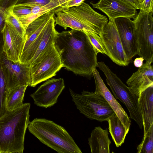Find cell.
<instances>
[{
    "instance_id": "obj_27",
    "label": "cell",
    "mask_w": 153,
    "mask_h": 153,
    "mask_svg": "<svg viewBox=\"0 0 153 153\" xmlns=\"http://www.w3.org/2000/svg\"><path fill=\"white\" fill-rule=\"evenodd\" d=\"M13 15L16 18L23 17L32 14L30 7L27 5H15L12 10Z\"/></svg>"
},
{
    "instance_id": "obj_16",
    "label": "cell",
    "mask_w": 153,
    "mask_h": 153,
    "mask_svg": "<svg viewBox=\"0 0 153 153\" xmlns=\"http://www.w3.org/2000/svg\"><path fill=\"white\" fill-rule=\"evenodd\" d=\"M151 64L146 62L126 82L129 90L139 97L144 90L153 86V68Z\"/></svg>"
},
{
    "instance_id": "obj_26",
    "label": "cell",
    "mask_w": 153,
    "mask_h": 153,
    "mask_svg": "<svg viewBox=\"0 0 153 153\" xmlns=\"http://www.w3.org/2000/svg\"><path fill=\"white\" fill-rule=\"evenodd\" d=\"M6 22L12 26L22 37L25 38V30L18 19L12 12V10L6 17Z\"/></svg>"
},
{
    "instance_id": "obj_29",
    "label": "cell",
    "mask_w": 153,
    "mask_h": 153,
    "mask_svg": "<svg viewBox=\"0 0 153 153\" xmlns=\"http://www.w3.org/2000/svg\"><path fill=\"white\" fill-rule=\"evenodd\" d=\"M51 0H19L16 4H22L28 5H38L43 6Z\"/></svg>"
},
{
    "instance_id": "obj_15",
    "label": "cell",
    "mask_w": 153,
    "mask_h": 153,
    "mask_svg": "<svg viewBox=\"0 0 153 153\" xmlns=\"http://www.w3.org/2000/svg\"><path fill=\"white\" fill-rule=\"evenodd\" d=\"M93 75L95 85L94 92L104 98L124 126L129 130L131 120L125 111L106 87L96 68L93 71Z\"/></svg>"
},
{
    "instance_id": "obj_2",
    "label": "cell",
    "mask_w": 153,
    "mask_h": 153,
    "mask_svg": "<svg viewBox=\"0 0 153 153\" xmlns=\"http://www.w3.org/2000/svg\"><path fill=\"white\" fill-rule=\"evenodd\" d=\"M30 104L7 111L0 118V153H22Z\"/></svg>"
},
{
    "instance_id": "obj_32",
    "label": "cell",
    "mask_w": 153,
    "mask_h": 153,
    "mask_svg": "<svg viewBox=\"0 0 153 153\" xmlns=\"http://www.w3.org/2000/svg\"><path fill=\"white\" fill-rule=\"evenodd\" d=\"M144 60L142 57L136 58L134 61V66L139 68L141 67L143 64V62Z\"/></svg>"
},
{
    "instance_id": "obj_5",
    "label": "cell",
    "mask_w": 153,
    "mask_h": 153,
    "mask_svg": "<svg viewBox=\"0 0 153 153\" xmlns=\"http://www.w3.org/2000/svg\"><path fill=\"white\" fill-rule=\"evenodd\" d=\"M72 100L80 112L91 120L100 122L107 121L116 114L101 95L95 92L83 90L77 94L69 89Z\"/></svg>"
},
{
    "instance_id": "obj_19",
    "label": "cell",
    "mask_w": 153,
    "mask_h": 153,
    "mask_svg": "<svg viewBox=\"0 0 153 153\" xmlns=\"http://www.w3.org/2000/svg\"><path fill=\"white\" fill-rule=\"evenodd\" d=\"M55 13V25H58L66 30L67 27L82 31H89L97 34L91 27L64 9L59 7Z\"/></svg>"
},
{
    "instance_id": "obj_1",
    "label": "cell",
    "mask_w": 153,
    "mask_h": 153,
    "mask_svg": "<svg viewBox=\"0 0 153 153\" xmlns=\"http://www.w3.org/2000/svg\"><path fill=\"white\" fill-rule=\"evenodd\" d=\"M54 45L67 70L89 79L93 76L97 54L84 32L73 29L57 31Z\"/></svg>"
},
{
    "instance_id": "obj_35",
    "label": "cell",
    "mask_w": 153,
    "mask_h": 153,
    "mask_svg": "<svg viewBox=\"0 0 153 153\" xmlns=\"http://www.w3.org/2000/svg\"><path fill=\"white\" fill-rule=\"evenodd\" d=\"M139 3H141L143 1V0H137Z\"/></svg>"
},
{
    "instance_id": "obj_23",
    "label": "cell",
    "mask_w": 153,
    "mask_h": 153,
    "mask_svg": "<svg viewBox=\"0 0 153 153\" xmlns=\"http://www.w3.org/2000/svg\"><path fill=\"white\" fill-rule=\"evenodd\" d=\"M138 153H153V124L148 131L143 134V139L137 147Z\"/></svg>"
},
{
    "instance_id": "obj_24",
    "label": "cell",
    "mask_w": 153,
    "mask_h": 153,
    "mask_svg": "<svg viewBox=\"0 0 153 153\" xmlns=\"http://www.w3.org/2000/svg\"><path fill=\"white\" fill-rule=\"evenodd\" d=\"M7 93L6 79L1 68L0 62V118L4 115L7 111L5 106Z\"/></svg>"
},
{
    "instance_id": "obj_18",
    "label": "cell",
    "mask_w": 153,
    "mask_h": 153,
    "mask_svg": "<svg viewBox=\"0 0 153 153\" xmlns=\"http://www.w3.org/2000/svg\"><path fill=\"white\" fill-rule=\"evenodd\" d=\"M56 10L54 9L40 16L27 26L25 30V40L21 54L25 53L36 39L49 20L55 14Z\"/></svg>"
},
{
    "instance_id": "obj_34",
    "label": "cell",
    "mask_w": 153,
    "mask_h": 153,
    "mask_svg": "<svg viewBox=\"0 0 153 153\" xmlns=\"http://www.w3.org/2000/svg\"><path fill=\"white\" fill-rule=\"evenodd\" d=\"M59 4V7L66 3L67 2L71 0H57Z\"/></svg>"
},
{
    "instance_id": "obj_8",
    "label": "cell",
    "mask_w": 153,
    "mask_h": 153,
    "mask_svg": "<svg viewBox=\"0 0 153 153\" xmlns=\"http://www.w3.org/2000/svg\"><path fill=\"white\" fill-rule=\"evenodd\" d=\"M99 36L106 55L113 62L122 66L130 63L124 51L114 19H109Z\"/></svg>"
},
{
    "instance_id": "obj_12",
    "label": "cell",
    "mask_w": 153,
    "mask_h": 153,
    "mask_svg": "<svg viewBox=\"0 0 153 153\" xmlns=\"http://www.w3.org/2000/svg\"><path fill=\"white\" fill-rule=\"evenodd\" d=\"M94 8L105 13L109 19H114L120 17L134 19L137 16V10L124 0H99L97 3L90 2Z\"/></svg>"
},
{
    "instance_id": "obj_30",
    "label": "cell",
    "mask_w": 153,
    "mask_h": 153,
    "mask_svg": "<svg viewBox=\"0 0 153 153\" xmlns=\"http://www.w3.org/2000/svg\"><path fill=\"white\" fill-rule=\"evenodd\" d=\"M140 11L146 13H153V0H143L140 3Z\"/></svg>"
},
{
    "instance_id": "obj_6",
    "label": "cell",
    "mask_w": 153,
    "mask_h": 153,
    "mask_svg": "<svg viewBox=\"0 0 153 153\" xmlns=\"http://www.w3.org/2000/svg\"><path fill=\"white\" fill-rule=\"evenodd\" d=\"M63 67L54 43L39 59L30 65L31 83L29 86L35 87L39 83L56 76Z\"/></svg>"
},
{
    "instance_id": "obj_10",
    "label": "cell",
    "mask_w": 153,
    "mask_h": 153,
    "mask_svg": "<svg viewBox=\"0 0 153 153\" xmlns=\"http://www.w3.org/2000/svg\"><path fill=\"white\" fill-rule=\"evenodd\" d=\"M65 86L62 78L48 79L30 96L37 106L45 108L50 107L57 102Z\"/></svg>"
},
{
    "instance_id": "obj_3",
    "label": "cell",
    "mask_w": 153,
    "mask_h": 153,
    "mask_svg": "<svg viewBox=\"0 0 153 153\" xmlns=\"http://www.w3.org/2000/svg\"><path fill=\"white\" fill-rule=\"evenodd\" d=\"M41 143L58 153H82L73 139L63 127L45 118H35L27 126Z\"/></svg>"
},
{
    "instance_id": "obj_25",
    "label": "cell",
    "mask_w": 153,
    "mask_h": 153,
    "mask_svg": "<svg viewBox=\"0 0 153 153\" xmlns=\"http://www.w3.org/2000/svg\"><path fill=\"white\" fill-rule=\"evenodd\" d=\"M86 34L93 45L96 53L106 55L107 53L100 40V36L97 34L89 31H83Z\"/></svg>"
},
{
    "instance_id": "obj_14",
    "label": "cell",
    "mask_w": 153,
    "mask_h": 153,
    "mask_svg": "<svg viewBox=\"0 0 153 153\" xmlns=\"http://www.w3.org/2000/svg\"><path fill=\"white\" fill-rule=\"evenodd\" d=\"M4 46L3 51L7 58L16 62L23 50L25 38L21 36L10 25L6 22L3 30Z\"/></svg>"
},
{
    "instance_id": "obj_7",
    "label": "cell",
    "mask_w": 153,
    "mask_h": 153,
    "mask_svg": "<svg viewBox=\"0 0 153 153\" xmlns=\"http://www.w3.org/2000/svg\"><path fill=\"white\" fill-rule=\"evenodd\" d=\"M152 15V13L140 10L133 20L137 39V55L151 63L153 62Z\"/></svg>"
},
{
    "instance_id": "obj_11",
    "label": "cell",
    "mask_w": 153,
    "mask_h": 153,
    "mask_svg": "<svg viewBox=\"0 0 153 153\" xmlns=\"http://www.w3.org/2000/svg\"><path fill=\"white\" fill-rule=\"evenodd\" d=\"M123 47L128 60L137 55V45L134 25L131 19L120 17L114 19Z\"/></svg>"
},
{
    "instance_id": "obj_33",
    "label": "cell",
    "mask_w": 153,
    "mask_h": 153,
    "mask_svg": "<svg viewBox=\"0 0 153 153\" xmlns=\"http://www.w3.org/2000/svg\"><path fill=\"white\" fill-rule=\"evenodd\" d=\"M133 6L136 9H139L140 3L137 0H124Z\"/></svg>"
},
{
    "instance_id": "obj_17",
    "label": "cell",
    "mask_w": 153,
    "mask_h": 153,
    "mask_svg": "<svg viewBox=\"0 0 153 153\" xmlns=\"http://www.w3.org/2000/svg\"><path fill=\"white\" fill-rule=\"evenodd\" d=\"M139 103L144 134L153 124V86L148 87L141 93L139 97Z\"/></svg>"
},
{
    "instance_id": "obj_22",
    "label": "cell",
    "mask_w": 153,
    "mask_h": 153,
    "mask_svg": "<svg viewBox=\"0 0 153 153\" xmlns=\"http://www.w3.org/2000/svg\"><path fill=\"white\" fill-rule=\"evenodd\" d=\"M27 85L17 86L7 92L5 101L7 111H11L23 105V101Z\"/></svg>"
},
{
    "instance_id": "obj_28",
    "label": "cell",
    "mask_w": 153,
    "mask_h": 153,
    "mask_svg": "<svg viewBox=\"0 0 153 153\" xmlns=\"http://www.w3.org/2000/svg\"><path fill=\"white\" fill-rule=\"evenodd\" d=\"M42 15L41 14H31L23 17L17 18L25 30L27 26L31 22Z\"/></svg>"
},
{
    "instance_id": "obj_9",
    "label": "cell",
    "mask_w": 153,
    "mask_h": 153,
    "mask_svg": "<svg viewBox=\"0 0 153 153\" xmlns=\"http://www.w3.org/2000/svg\"><path fill=\"white\" fill-rule=\"evenodd\" d=\"M0 62L5 76L7 92L21 85L30 86L31 83L30 65L8 59L3 52L0 55Z\"/></svg>"
},
{
    "instance_id": "obj_21",
    "label": "cell",
    "mask_w": 153,
    "mask_h": 153,
    "mask_svg": "<svg viewBox=\"0 0 153 153\" xmlns=\"http://www.w3.org/2000/svg\"><path fill=\"white\" fill-rule=\"evenodd\" d=\"M108 129L116 146H120L124 143L129 130L126 128L116 114L109 117L107 121Z\"/></svg>"
},
{
    "instance_id": "obj_4",
    "label": "cell",
    "mask_w": 153,
    "mask_h": 153,
    "mask_svg": "<svg viewBox=\"0 0 153 153\" xmlns=\"http://www.w3.org/2000/svg\"><path fill=\"white\" fill-rule=\"evenodd\" d=\"M97 67L104 74L107 83L115 98L125 105L130 118L142 129L143 121L139 103V97L133 93L104 62H98Z\"/></svg>"
},
{
    "instance_id": "obj_20",
    "label": "cell",
    "mask_w": 153,
    "mask_h": 153,
    "mask_svg": "<svg viewBox=\"0 0 153 153\" xmlns=\"http://www.w3.org/2000/svg\"><path fill=\"white\" fill-rule=\"evenodd\" d=\"M107 128L96 127L88 139V144L92 153H109L111 141Z\"/></svg>"
},
{
    "instance_id": "obj_31",
    "label": "cell",
    "mask_w": 153,
    "mask_h": 153,
    "mask_svg": "<svg viewBox=\"0 0 153 153\" xmlns=\"http://www.w3.org/2000/svg\"><path fill=\"white\" fill-rule=\"evenodd\" d=\"M86 0H71L59 7L62 9H68L70 7L81 5Z\"/></svg>"
},
{
    "instance_id": "obj_13",
    "label": "cell",
    "mask_w": 153,
    "mask_h": 153,
    "mask_svg": "<svg viewBox=\"0 0 153 153\" xmlns=\"http://www.w3.org/2000/svg\"><path fill=\"white\" fill-rule=\"evenodd\" d=\"M62 9L91 27L99 36L104 26L108 22L106 16L96 12L85 2L79 6Z\"/></svg>"
}]
</instances>
